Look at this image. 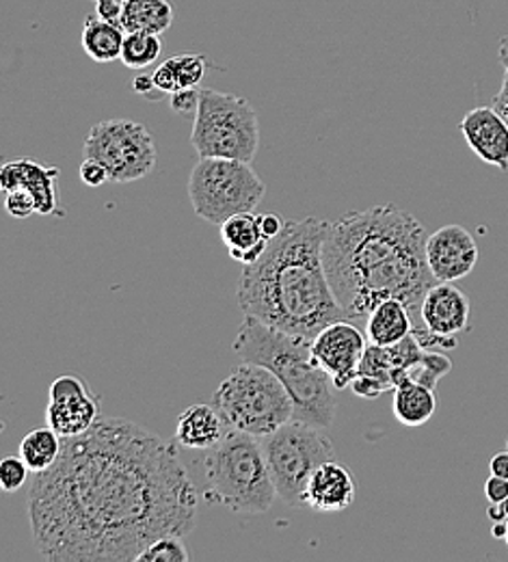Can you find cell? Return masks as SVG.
Masks as SVG:
<instances>
[{
	"mask_svg": "<svg viewBox=\"0 0 508 562\" xmlns=\"http://www.w3.org/2000/svg\"><path fill=\"white\" fill-rule=\"evenodd\" d=\"M221 240L232 260L245 265H253L262 258L269 247V238L262 234L260 216L253 212H240L229 216L221 225Z\"/></svg>",
	"mask_w": 508,
	"mask_h": 562,
	"instance_id": "obj_18",
	"label": "cell"
},
{
	"mask_svg": "<svg viewBox=\"0 0 508 562\" xmlns=\"http://www.w3.org/2000/svg\"><path fill=\"white\" fill-rule=\"evenodd\" d=\"M420 314L431 334L441 338H456L470 329L472 305L467 294L459 290L454 281H437L427 292Z\"/></svg>",
	"mask_w": 508,
	"mask_h": 562,
	"instance_id": "obj_15",
	"label": "cell"
},
{
	"mask_svg": "<svg viewBox=\"0 0 508 562\" xmlns=\"http://www.w3.org/2000/svg\"><path fill=\"white\" fill-rule=\"evenodd\" d=\"M487 517H489L494 524H498V521H507L508 510L505 508V502H503V504H494V502H489Z\"/></svg>",
	"mask_w": 508,
	"mask_h": 562,
	"instance_id": "obj_41",
	"label": "cell"
},
{
	"mask_svg": "<svg viewBox=\"0 0 508 562\" xmlns=\"http://www.w3.org/2000/svg\"><path fill=\"white\" fill-rule=\"evenodd\" d=\"M208 70V61L204 55H178L167 61H162L156 71L151 74L156 89L160 93H176L180 89L197 87Z\"/></svg>",
	"mask_w": 508,
	"mask_h": 562,
	"instance_id": "obj_24",
	"label": "cell"
},
{
	"mask_svg": "<svg viewBox=\"0 0 508 562\" xmlns=\"http://www.w3.org/2000/svg\"><path fill=\"white\" fill-rule=\"evenodd\" d=\"M176 11L169 0H122L120 24L126 33L162 35L173 24Z\"/></svg>",
	"mask_w": 508,
	"mask_h": 562,
	"instance_id": "obj_23",
	"label": "cell"
},
{
	"mask_svg": "<svg viewBox=\"0 0 508 562\" xmlns=\"http://www.w3.org/2000/svg\"><path fill=\"white\" fill-rule=\"evenodd\" d=\"M31 532L50 562H133L162 537H189L197 490L173 443L137 422L100 418L64 439L26 497Z\"/></svg>",
	"mask_w": 508,
	"mask_h": 562,
	"instance_id": "obj_1",
	"label": "cell"
},
{
	"mask_svg": "<svg viewBox=\"0 0 508 562\" xmlns=\"http://www.w3.org/2000/svg\"><path fill=\"white\" fill-rule=\"evenodd\" d=\"M162 42L154 33H126L122 64L128 70H146L160 59Z\"/></svg>",
	"mask_w": 508,
	"mask_h": 562,
	"instance_id": "obj_26",
	"label": "cell"
},
{
	"mask_svg": "<svg viewBox=\"0 0 508 562\" xmlns=\"http://www.w3.org/2000/svg\"><path fill=\"white\" fill-rule=\"evenodd\" d=\"M392 412H394V418L405 426H411V428L425 426L436 416V390L422 383H416L411 379H405L394 387Z\"/></svg>",
	"mask_w": 508,
	"mask_h": 562,
	"instance_id": "obj_22",
	"label": "cell"
},
{
	"mask_svg": "<svg viewBox=\"0 0 508 562\" xmlns=\"http://www.w3.org/2000/svg\"><path fill=\"white\" fill-rule=\"evenodd\" d=\"M184 537H176V535H169V537H162V539H156L146 552L139 557L137 562H187L191 559L189 550L184 548L182 543Z\"/></svg>",
	"mask_w": 508,
	"mask_h": 562,
	"instance_id": "obj_29",
	"label": "cell"
},
{
	"mask_svg": "<svg viewBox=\"0 0 508 562\" xmlns=\"http://www.w3.org/2000/svg\"><path fill=\"white\" fill-rule=\"evenodd\" d=\"M200 98H202V91L197 87H191V89H180L176 93H171V109L182 115V117H191L197 113V106H200Z\"/></svg>",
	"mask_w": 508,
	"mask_h": 562,
	"instance_id": "obj_32",
	"label": "cell"
},
{
	"mask_svg": "<svg viewBox=\"0 0 508 562\" xmlns=\"http://www.w3.org/2000/svg\"><path fill=\"white\" fill-rule=\"evenodd\" d=\"M213 405L227 426L264 437L294 420V403L284 383L264 366L242 361L221 381Z\"/></svg>",
	"mask_w": 508,
	"mask_h": 562,
	"instance_id": "obj_6",
	"label": "cell"
},
{
	"mask_svg": "<svg viewBox=\"0 0 508 562\" xmlns=\"http://www.w3.org/2000/svg\"><path fill=\"white\" fill-rule=\"evenodd\" d=\"M4 195H7L4 209L13 218H29L33 214H39L37 212V202H35V198L29 191L15 189V191H9Z\"/></svg>",
	"mask_w": 508,
	"mask_h": 562,
	"instance_id": "obj_31",
	"label": "cell"
},
{
	"mask_svg": "<svg viewBox=\"0 0 508 562\" xmlns=\"http://www.w3.org/2000/svg\"><path fill=\"white\" fill-rule=\"evenodd\" d=\"M61 448H64V437L57 430H53L50 426L35 428L22 439L20 457L24 459L31 472L42 474L57 463Z\"/></svg>",
	"mask_w": 508,
	"mask_h": 562,
	"instance_id": "obj_25",
	"label": "cell"
},
{
	"mask_svg": "<svg viewBox=\"0 0 508 562\" xmlns=\"http://www.w3.org/2000/svg\"><path fill=\"white\" fill-rule=\"evenodd\" d=\"M126 31L120 22H111L95 15H89L82 26L80 44L84 55L95 64H113L122 59Z\"/></svg>",
	"mask_w": 508,
	"mask_h": 562,
	"instance_id": "obj_21",
	"label": "cell"
},
{
	"mask_svg": "<svg viewBox=\"0 0 508 562\" xmlns=\"http://www.w3.org/2000/svg\"><path fill=\"white\" fill-rule=\"evenodd\" d=\"M82 158L98 160L113 184L147 178L156 167V143L146 124L133 120H104L95 124L82 145Z\"/></svg>",
	"mask_w": 508,
	"mask_h": 562,
	"instance_id": "obj_10",
	"label": "cell"
},
{
	"mask_svg": "<svg viewBox=\"0 0 508 562\" xmlns=\"http://www.w3.org/2000/svg\"><path fill=\"white\" fill-rule=\"evenodd\" d=\"M234 351L242 361L269 368L289 390L294 420L329 428L336 420V385L312 351V340L245 316Z\"/></svg>",
	"mask_w": 508,
	"mask_h": 562,
	"instance_id": "obj_4",
	"label": "cell"
},
{
	"mask_svg": "<svg viewBox=\"0 0 508 562\" xmlns=\"http://www.w3.org/2000/svg\"><path fill=\"white\" fill-rule=\"evenodd\" d=\"M358 374L374 376V379L383 381V383L394 392L390 349H387V347H379V345L368 342V347H365V351H363L362 361H360V370H358Z\"/></svg>",
	"mask_w": 508,
	"mask_h": 562,
	"instance_id": "obj_28",
	"label": "cell"
},
{
	"mask_svg": "<svg viewBox=\"0 0 508 562\" xmlns=\"http://www.w3.org/2000/svg\"><path fill=\"white\" fill-rule=\"evenodd\" d=\"M485 495L489 502L494 504H503L508 499V479H500V476H489L485 483Z\"/></svg>",
	"mask_w": 508,
	"mask_h": 562,
	"instance_id": "obj_36",
	"label": "cell"
},
{
	"mask_svg": "<svg viewBox=\"0 0 508 562\" xmlns=\"http://www.w3.org/2000/svg\"><path fill=\"white\" fill-rule=\"evenodd\" d=\"M204 476L208 497L232 513L262 515L278 497L260 439L236 428L208 450Z\"/></svg>",
	"mask_w": 508,
	"mask_h": 562,
	"instance_id": "obj_5",
	"label": "cell"
},
{
	"mask_svg": "<svg viewBox=\"0 0 508 562\" xmlns=\"http://www.w3.org/2000/svg\"><path fill=\"white\" fill-rule=\"evenodd\" d=\"M264 193L267 184L245 160L200 158L189 176L193 211L218 227L234 214L256 211Z\"/></svg>",
	"mask_w": 508,
	"mask_h": 562,
	"instance_id": "obj_9",
	"label": "cell"
},
{
	"mask_svg": "<svg viewBox=\"0 0 508 562\" xmlns=\"http://www.w3.org/2000/svg\"><path fill=\"white\" fill-rule=\"evenodd\" d=\"M61 171L59 167L42 165L31 158L9 160L0 169V189L4 193L24 189L29 191L35 202L39 214H64L57 209V180Z\"/></svg>",
	"mask_w": 508,
	"mask_h": 562,
	"instance_id": "obj_16",
	"label": "cell"
},
{
	"mask_svg": "<svg viewBox=\"0 0 508 562\" xmlns=\"http://www.w3.org/2000/svg\"><path fill=\"white\" fill-rule=\"evenodd\" d=\"M29 465L22 457H4L0 463V487L4 493L18 492L29 479Z\"/></svg>",
	"mask_w": 508,
	"mask_h": 562,
	"instance_id": "obj_30",
	"label": "cell"
},
{
	"mask_svg": "<svg viewBox=\"0 0 508 562\" xmlns=\"http://www.w3.org/2000/svg\"><path fill=\"white\" fill-rule=\"evenodd\" d=\"M80 180H82L87 187H102L104 182H111L106 169H104L98 160H91V158H82V165H80Z\"/></svg>",
	"mask_w": 508,
	"mask_h": 562,
	"instance_id": "obj_35",
	"label": "cell"
},
{
	"mask_svg": "<svg viewBox=\"0 0 508 562\" xmlns=\"http://www.w3.org/2000/svg\"><path fill=\"white\" fill-rule=\"evenodd\" d=\"M498 57H500V64H503V68H505V78H503V87H500L498 95L494 98V109H496L498 113H503V117L508 122V35L500 40V53H498Z\"/></svg>",
	"mask_w": 508,
	"mask_h": 562,
	"instance_id": "obj_34",
	"label": "cell"
},
{
	"mask_svg": "<svg viewBox=\"0 0 508 562\" xmlns=\"http://www.w3.org/2000/svg\"><path fill=\"white\" fill-rule=\"evenodd\" d=\"M258 439L278 497L292 506L305 504V490L312 474L336 457L334 443L325 435V428L303 420H291Z\"/></svg>",
	"mask_w": 508,
	"mask_h": 562,
	"instance_id": "obj_8",
	"label": "cell"
},
{
	"mask_svg": "<svg viewBox=\"0 0 508 562\" xmlns=\"http://www.w3.org/2000/svg\"><path fill=\"white\" fill-rule=\"evenodd\" d=\"M365 347L368 336H363L362 329L349 318L327 325L312 340L314 357L334 379L336 390L351 387V383L358 376Z\"/></svg>",
	"mask_w": 508,
	"mask_h": 562,
	"instance_id": "obj_11",
	"label": "cell"
},
{
	"mask_svg": "<svg viewBox=\"0 0 508 562\" xmlns=\"http://www.w3.org/2000/svg\"><path fill=\"white\" fill-rule=\"evenodd\" d=\"M470 149L487 165L508 171V122L494 106H478L465 113L459 124Z\"/></svg>",
	"mask_w": 508,
	"mask_h": 562,
	"instance_id": "obj_14",
	"label": "cell"
},
{
	"mask_svg": "<svg viewBox=\"0 0 508 562\" xmlns=\"http://www.w3.org/2000/svg\"><path fill=\"white\" fill-rule=\"evenodd\" d=\"M427 260L437 281L467 278L478 262V245L461 225H443L427 238Z\"/></svg>",
	"mask_w": 508,
	"mask_h": 562,
	"instance_id": "obj_13",
	"label": "cell"
},
{
	"mask_svg": "<svg viewBox=\"0 0 508 562\" xmlns=\"http://www.w3.org/2000/svg\"><path fill=\"white\" fill-rule=\"evenodd\" d=\"M327 225L289 218L262 258L242 267L236 299L245 316L307 340L347 318L325 269Z\"/></svg>",
	"mask_w": 508,
	"mask_h": 562,
	"instance_id": "obj_3",
	"label": "cell"
},
{
	"mask_svg": "<svg viewBox=\"0 0 508 562\" xmlns=\"http://www.w3.org/2000/svg\"><path fill=\"white\" fill-rule=\"evenodd\" d=\"M225 418L215 405H193L176 424V441L191 450H211L225 437Z\"/></svg>",
	"mask_w": 508,
	"mask_h": 562,
	"instance_id": "obj_19",
	"label": "cell"
},
{
	"mask_svg": "<svg viewBox=\"0 0 508 562\" xmlns=\"http://www.w3.org/2000/svg\"><path fill=\"white\" fill-rule=\"evenodd\" d=\"M133 89H135L139 95H146V98H156V100L162 98V95H158L160 91L156 89V82H154L151 74H149V76H147V74L137 76V78L133 80Z\"/></svg>",
	"mask_w": 508,
	"mask_h": 562,
	"instance_id": "obj_39",
	"label": "cell"
},
{
	"mask_svg": "<svg viewBox=\"0 0 508 562\" xmlns=\"http://www.w3.org/2000/svg\"><path fill=\"white\" fill-rule=\"evenodd\" d=\"M349 390H351L355 396L365 398V401H376V398L383 396L385 392H392L383 381H379V379H374V376H368V374H358Z\"/></svg>",
	"mask_w": 508,
	"mask_h": 562,
	"instance_id": "obj_33",
	"label": "cell"
},
{
	"mask_svg": "<svg viewBox=\"0 0 508 562\" xmlns=\"http://www.w3.org/2000/svg\"><path fill=\"white\" fill-rule=\"evenodd\" d=\"M95 4V13L104 20L111 22H120L122 18V0H93Z\"/></svg>",
	"mask_w": 508,
	"mask_h": 562,
	"instance_id": "obj_38",
	"label": "cell"
},
{
	"mask_svg": "<svg viewBox=\"0 0 508 562\" xmlns=\"http://www.w3.org/2000/svg\"><path fill=\"white\" fill-rule=\"evenodd\" d=\"M494 537H496V539H505V537H507V521L494 524Z\"/></svg>",
	"mask_w": 508,
	"mask_h": 562,
	"instance_id": "obj_42",
	"label": "cell"
},
{
	"mask_svg": "<svg viewBox=\"0 0 508 562\" xmlns=\"http://www.w3.org/2000/svg\"><path fill=\"white\" fill-rule=\"evenodd\" d=\"M191 145L200 158L253 162L260 147V122L253 104L236 93L202 89Z\"/></svg>",
	"mask_w": 508,
	"mask_h": 562,
	"instance_id": "obj_7",
	"label": "cell"
},
{
	"mask_svg": "<svg viewBox=\"0 0 508 562\" xmlns=\"http://www.w3.org/2000/svg\"><path fill=\"white\" fill-rule=\"evenodd\" d=\"M355 493L358 487L351 470L338 461H327L312 474L305 490V504L316 513H340L353 504Z\"/></svg>",
	"mask_w": 508,
	"mask_h": 562,
	"instance_id": "obj_17",
	"label": "cell"
},
{
	"mask_svg": "<svg viewBox=\"0 0 508 562\" xmlns=\"http://www.w3.org/2000/svg\"><path fill=\"white\" fill-rule=\"evenodd\" d=\"M100 420V401L76 374H64L50 383L46 424L64 439L87 432Z\"/></svg>",
	"mask_w": 508,
	"mask_h": 562,
	"instance_id": "obj_12",
	"label": "cell"
},
{
	"mask_svg": "<svg viewBox=\"0 0 508 562\" xmlns=\"http://www.w3.org/2000/svg\"><path fill=\"white\" fill-rule=\"evenodd\" d=\"M452 370V361L448 355H443V351H431V349H425L422 357L418 361H414L396 381V385L405 379H411L416 383H422L431 390H436L437 383L441 376H445L448 372Z\"/></svg>",
	"mask_w": 508,
	"mask_h": 562,
	"instance_id": "obj_27",
	"label": "cell"
},
{
	"mask_svg": "<svg viewBox=\"0 0 508 562\" xmlns=\"http://www.w3.org/2000/svg\"><path fill=\"white\" fill-rule=\"evenodd\" d=\"M414 334L411 314L398 299L379 303L365 318L368 342L379 347H392Z\"/></svg>",
	"mask_w": 508,
	"mask_h": 562,
	"instance_id": "obj_20",
	"label": "cell"
},
{
	"mask_svg": "<svg viewBox=\"0 0 508 562\" xmlns=\"http://www.w3.org/2000/svg\"><path fill=\"white\" fill-rule=\"evenodd\" d=\"M427 229L394 204L347 212L327 225L325 269L347 318L358 323L387 299L411 314L414 336L425 349L452 351L456 338L431 334L422 323V301L437 280L427 260Z\"/></svg>",
	"mask_w": 508,
	"mask_h": 562,
	"instance_id": "obj_2",
	"label": "cell"
},
{
	"mask_svg": "<svg viewBox=\"0 0 508 562\" xmlns=\"http://www.w3.org/2000/svg\"><path fill=\"white\" fill-rule=\"evenodd\" d=\"M284 218L275 212H267V214H260V227H262V234L273 240L282 229H284Z\"/></svg>",
	"mask_w": 508,
	"mask_h": 562,
	"instance_id": "obj_37",
	"label": "cell"
},
{
	"mask_svg": "<svg viewBox=\"0 0 508 562\" xmlns=\"http://www.w3.org/2000/svg\"><path fill=\"white\" fill-rule=\"evenodd\" d=\"M489 470H492L494 476L508 479V450L494 454V459H492V463H489Z\"/></svg>",
	"mask_w": 508,
	"mask_h": 562,
	"instance_id": "obj_40",
	"label": "cell"
},
{
	"mask_svg": "<svg viewBox=\"0 0 508 562\" xmlns=\"http://www.w3.org/2000/svg\"><path fill=\"white\" fill-rule=\"evenodd\" d=\"M505 541H507V546H508V519H507V537H505Z\"/></svg>",
	"mask_w": 508,
	"mask_h": 562,
	"instance_id": "obj_43",
	"label": "cell"
}]
</instances>
